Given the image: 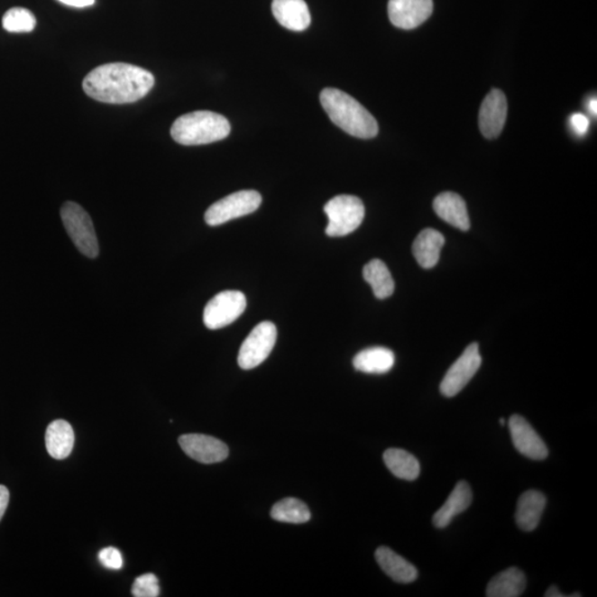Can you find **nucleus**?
Here are the masks:
<instances>
[{"label": "nucleus", "mask_w": 597, "mask_h": 597, "mask_svg": "<svg viewBox=\"0 0 597 597\" xmlns=\"http://www.w3.org/2000/svg\"><path fill=\"white\" fill-rule=\"evenodd\" d=\"M154 76L129 63H107L96 67L83 80V90L96 101L126 105L143 99L153 89Z\"/></svg>", "instance_id": "obj_1"}, {"label": "nucleus", "mask_w": 597, "mask_h": 597, "mask_svg": "<svg viewBox=\"0 0 597 597\" xmlns=\"http://www.w3.org/2000/svg\"><path fill=\"white\" fill-rule=\"evenodd\" d=\"M323 109L334 124L352 136L373 139L379 133L375 117L347 93L327 87L321 92Z\"/></svg>", "instance_id": "obj_2"}, {"label": "nucleus", "mask_w": 597, "mask_h": 597, "mask_svg": "<svg viewBox=\"0 0 597 597\" xmlns=\"http://www.w3.org/2000/svg\"><path fill=\"white\" fill-rule=\"evenodd\" d=\"M230 124L226 117L212 111H195L179 116L170 129L175 142L182 145H203L226 139Z\"/></svg>", "instance_id": "obj_3"}, {"label": "nucleus", "mask_w": 597, "mask_h": 597, "mask_svg": "<svg viewBox=\"0 0 597 597\" xmlns=\"http://www.w3.org/2000/svg\"><path fill=\"white\" fill-rule=\"evenodd\" d=\"M325 213L329 218L326 229L327 236L344 237L361 226L365 216V208L356 196L340 195L326 203Z\"/></svg>", "instance_id": "obj_4"}, {"label": "nucleus", "mask_w": 597, "mask_h": 597, "mask_svg": "<svg viewBox=\"0 0 597 597\" xmlns=\"http://www.w3.org/2000/svg\"><path fill=\"white\" fill-rule=\"evenodd\" d=\"M61 219L73 243L87 258H96L99 243L89 214L80 205L67 202L61 207Z\"/></svg>", "instance_id": "obj_5"}, {"label": "nucleus", "mask_w": 597, "mask_h": 597, "mask_svg": "<svg viewBox=\"0 0 597 597\" xmlns=\"http://www.w3.org/2000/svg\"><path fill=\"white\" fill-rule=\"evenodd\" d=\"M262 202L256 190H241L218 200L205 213V222L209 226H219L230 220L256 212Z\"/></svg>", "instance_id": "obj_6"}, {"label": "nucleus", "mask_w": 597, "mask_h": 597, "mask_svg": "<svg viewBox=\"0 0 597 597\" xmlns=\"http://www.w3.org/2000/svg\"><path fill=\"white\" fill-rule=\"evenodd\" d=\"M277 341V327L271 322H262L253 327L239 351L238 364L243 370H253L271 355Z\"/></svg>", "instance_id": "obj_7"}, {"label": "nucleus", "mask_w": 597, "mask_h": 597, "mask_svg": "<svg viewBox=\"0 0 597 597\" xmlns=\"http://www.w3.org/2000/svg\"><path fill=\"white\" fill-rule=\"evenodd\" d=\"M247 307L243 293L226 290L218 293L205 307L204 323L210 330L222 329L232 325L243 315Z\"/></svg>", "instance_id": "obj_8"}, {"label": "nucleus", "mask_w": 597, "mask_h": 597, "mask_svg": "<svg viewBox=\"0 0 597 597\" xmlns=\"http://www.w3.org/2000/svg\"><path fill=\"white\" fill-rule=\"evenodd\" d=\"M482 362L478 344L468 345L445 375L440 384V393L446 398H454L460 393L477 373Z\"/></svg>", "instance_id": "obj_9"}, {"label": "nucleus", "mask_w": 597, "mask_h": 597, "mask_svg": "<svg viewBox=\"0 0 597 597\" xmlns=\"http://www.w3.org/2000/svg\"><path fill=\"white\" fill-rule=\"evenodd\" d=\"M179 446L188 457L202 464H217L228 457L229 449L222 440L203 434L183 435Z\"/></svg>", "instance_id": "obj_10"}, {"label": "nucleus", "mask_w": 597, "mask_h": 597, "mask_svg": "<svg viewBox=\"0 0 597 597\" xmlns=\"http://www.w3.org/2000/svg\"><path fill=\"white\" fill-rule=\"evenodd\" d=\"M433 0H390L389 17L395 27L410 31L433 14Z\"/></svg>", "instance_id": "obj_11"}, {"label": "nucleus", "mask_w": 597, "mask_h": 597, "mask_svg": "<svg viewBox=\"0 0 597 597\" xmlns=\"http://www.w3.org/2000/svg\"><path fill=\"white\" fill-rule=\"evenodd\" d=\"M507 97L501 90L488 93L479 112V127L484 138L497 139L507 120Z\"/></svg>", "instance_id": "obj_12"}, {"label": "nucleus", "mask_w": 597, "mask_h": 597, "mask_svg": "<svg viewBox=\"0 0 597 597\" xmlns=\"http://www.w3.org/2000/svg\"><path fill=\"white\" fill-rule=\"evenodd\" d=\"M513 445L523 456L533 460H543L549 455L546 445L539 435L520 415H513L509 419Z\"/></svg>", "instance_id": "obj_13"}, {"label": "nucleus", "mask_w": 597, "mask_h": 597, "mask_svg": "<svg viewBox=\"0 0 597 597\" xmlns=\"http://www.w3.org/2000/svg\"><path fill=\"white\" fill-rule=\"evenodd\" d=\"M273 16L282 27L292 32L306 31L311 23V14L305 0H273Z\"/></svg>", "instance_id": "obj_14"}, {"label": "nucleus", "mask_w": 597, "mask_h": 597, "mask_svg": "<svg viewBox=\"0 0 597 597\" xmlns=\"http://www.w3.org/2000/svg\"><path fill=\"white\" fill-rule=\"evenodd\" d=\"M434 210L445 222L466 232L471 228L466 203L456 193L445 192L434 200Z\"/></svg>", "instance_id": "obj_15"}, {"label": "nucleus", "mask_w": 597, "mask_h": 597, "mask_svg": "<svg viewBox=\"0 0 597 597\" xmlns=\"http://www.w3.org/2000/svg\"><path fill=\"white\" fill-rule=\"evenodd\" d=\"M546 506L545 494L537 491H528L519 498L516 521L522 531L531 532L539 526L543 511Z\"/></svg>", "instance_id": "obj_16"}, {"label": "nucleus", "mask_w": 597, "mask_h": 597, "mask_svg": "<svg viewBox=\"0 0 597 597\" xmlns=\"http://www.w3.org/2000/svg\"><path fill=\"white\" fill-rule=\"evenodd\" d=\"M473 502V491L466 482H459L455 487L446 502L440 507L433 517L434 526L444 528L450 525L453 519L460 513L466 511Z\"/></svg>", "instance_id": "obj_17"}, {"label": "nucleus", "mask_w": 597, "mask_h": 597, "mask_svg": "<svg viewBox=\"0 0 597 597\" xmlns=\"http://www.w3.org/2000/svg\"><path fill=\"white\" fill-rule=\"evenodd\" d=\"M375 559L381 569L399 583H412L418 579V574L416 567L406 561L404 557L390 550L388 546H381L375 552Z\"/></svg>", "instance_id": "obj_18"}, {"label": "nucleus", "mask_w": 597, "mask_h": 597, "mask_svg": "<svg viewBox=\"0 0 597 597\" xmlns=\"http://www.w3.org/2000/svg\"><path fill=\"white\" fill-rule=\"evenodd\" d=\"M444 244L445 237L438 230L424 229L413 243L414 257L419 266L425 269L436 266Z\"/></svg>", "instance_id": "obj_19"}, {"label": "nucleus", "mask_w": 597, "mask_h": 597, "mask_svg": "<svg viewBox=\"0 0 597 597\" xmlns=\"http://www.w3.org/2000/svg\"><path fill=\"white\" fill-rule=\"evenodd\" d=\"M75 445V433L66 420L59 419L48 426L46 447L52 458L62 460L69 457Z\"/></svg>", "instance_id": "obj_20"}, {"label": "nucleus", "mask_w": 597, "mask_h": 597, "mask_svg": "<svg viewBox=\"0 0 597 597\" xmlns=\"http://www.w3.org/2000/svg\"><path fill=\"white\" fill-rule=\"evenodd\" d=\"M527 586L525 574L512 566L501 572L489 582L486 595L488 597H518L523 594Z\"/></svg>", "instance_id": "obj_21"}, {"label": "nucleus", "mask_w": 597, "mask_h": 597, "mask_svg": "<svg viewBox=\"0 0 597 597\" xmlns=\"http://www.w3.org/2000/svg\"><path fill=\"white\" fill-rule=\"evenodd\" d=\"M395 355L386 347H370L357 354L354 360L356 371L368 374H384L393 368Z\"/></svg>", "instance_id": "obj_22"}, {"label": "nucleus", "mask_w": 597, "mask_h": 597, "mask_svg": "<svg viewBox=\"0 0 597 597\" xmlns=\"http://www.w3.org/2000/svg\"><path fill=\"white\" fill-rule=\"evenodd\" d=\"M384 463L395 477L404 481L413 482L418 478L420 464L412 454L399 448L386 450L383 455Z\"/></svg>", "instance_id": "obj_23"}, {"label": "nucleus", "mask_w": 597, "mask_h": 597, "mask_svg": "<svg viewBox=\"0 0 597 597\" xmlns=\"http://www.w3.org/2000/svg\"><path fill=\"white\" fill-rule=\"evenodd\" d=\"M365 281L372 287L374 296L378 298H386L393 295L395 282L386 264L374 259L363 269Z\"/></svg>", "instance_id": "obj_24"}, {"label": "nucleus", "mask_w": 597, "mask_h": 597, "mask_svg": "<svg viewBox=\"0 0 597 597\" xmlns=\"http://www.w3.org/2000/svg\"><path fill=\"white\" fill-rule=\"evenodd\" d=\"M271 518L286 523H306L310 520L311 513L305 502L296 498H287L273 506Z\"/></svg>", "instance_id": "obj_25"}, {"label": "nucleus", "mask_w": 597, "mask_h": 597, "mask_svg": "<svg viewBox=\"0 0 597 597\" xmlns=\"http://www.w3.org/2000/svg\"><path fill=\"white\" fill-rule=\"evenodd\" d=\"M36 24V17L26 8L9 9L3 17V27L8 32H31L35 29Z\"/></svg>", "instance_id": "obj_26"}, {"label": "nucleus", "mask_w": 597, "mask_h": 597, "mask_svg": "<svg viewBox=\"0 0 597 597\" xmlns=\"http://www.w3.org/2000/svg\"><path fill=\"white\" fill-rule=\"evenodd\" d=\"M132 595L135 597H158L160 585L158 577L148 574L138 577L132 586Z\"/></svg>", "instance_id": "obj_27"}, {"label": "nucleus", "mask_w": 597, "mask_h": 597, "mask_svg": "<svg viewBox=\"0 0 597 597\" xmlns=\"http://www.w3.org/2000/svg\"><path fill=\"white\" fill-rule=\"evenodd\" d=\"M99 561L102 565L110 570H120L124 565L121 552L115 547H106L99 552Z\"/></svg>", "instance_id": "obj_28"}, {"label": "nucleus", "mask_w": 597, "mask_h": 597, "mask_svg": "<svg viewBox=\"0 0 597 597\" xmlns=\"http://www.w3.org/2000/svg\"><path fill=\"white\" fill-rule=\"evenodd\" d=\"M570 122L572 129H574L575 133L579 136L585 135L587 130H589L590 121L584 115L575 114L571 116Z\"/></svg>", "instance_id": "obj_29"}, {"label": "nucleus", "mask_w": 597, "mask_h": 597, "mask_svg": "<svg viewBox=\"0 0 597 597\" xmlns=\"http://www.w3.org/2000/svg\"><path fill=\"white\" fill-rule=\"evenodd\" d=\"M9 503V491L8 489L3 484H0V521L5 515V512L7 510Z\"/></svg>", "instance_id": "obj_30"}, {"label": "nucleus", "mask_w": 597, "mask_h": 597, "mask_svg": "<svg viewBox=\"0 0 597 597\" xmlns=\"http://www.w3.org/2000/svg\"><path fill=\"white\" fill-rule=\"evenodd\" d=\"M59 2L67 5V6L85 8L95 5L96 0H59Z\"/></svg>", "instance_id": "obj_31"}, {"label": "nucleus", "mask_w": 597, "mask_h": 597, "mask_svg": "<svg viewBox=\"0 0 597 597\" xmlns=\"http://www.w3.org/2000/svg\"><path fill=\"white\" fill-rule=\"evenodd\" d=\"M546 597H565V594H562L560 590L557 589L556 585H552L549 587V589L546 590Z\"/></svg>", "instance_id": "obj_32"}, {"label": "nucleus", "mask_w": 597, "mask_h": 597, "mask_svg": "<svg viewBox=\"0 0 597 597\" xmlns=\"http://www.w3.org/2000/svg\"><path fill=\"white\" fill-rule=\"evenodd\" d=\"M596 106H597L596 99H593V100H592V101L590 102V111H591L592 114H593L594 115H596V114H597V112H596Z\"/></svg>", "instance_id": "obj_33"}, {"label": "nucleus", "mask_w": 597, "mask_h": 597, "mask_svg": "<svg viewBox=\"0 0 597 597\" xmlns=\"http://www.w3.org/2000/svg\"><path fill=\"white\" fill-rule=\"evenodd\" d=\"M506 420L503 418H501V425L505 426Z\"/></svg>", "instance_id": "obj_34"}]
</instances>
